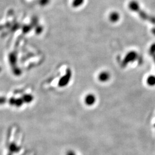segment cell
I'll use <instances>...</instances> for the list:
<instances>
[{"instance_id": "6da1fadb", "label": "cell", "mask_w": 155, "mask_h": 155, "mask_svg": "<svg viewBox=\"0 0 155 155\" xmlns=\"http://www.w3.org/2000/svg\"><path fill=\"white\" fill-rule=\"evenodd\" d=\"M129 8L131 10L136 12L141 19L145 21H148L150 23L155 24V17L148 15L144 10H142L140 6V5L135 1H132L129 2L128 5Z\"/></svg>"}, {"instance_id": "7a4b0ae2", "label": "cell", "mask_w": 155, "mask_h": 155, "mask_svg": "<svg viewBox=\"0 0 155 155\" xmlns=\"http://www.w3.org/2000/svg\"><path fill=\"white\" fill-rule=\"evenodd\" d=\"M138 55L135 51H131L127 54L122 61L123 66H126L128 63L135 61L137 58Z\"/></svg>"}, {"instance_id": "3957f363", "label": "cell", "mask_w": 155, "mask_h": 155, "mask_svg": "<svg viewBox=\"0 0 155 155\" xmlns=\"http://www.w3.org/2000/svg\"><path fill=\"white\" fill-rule=\"evenodd\" d=\"M96 101V98L93 94H87L84 98V102L88 106L93 105Z\"/></svg>"}, {"instance_id": "277c9868", "label": "cell", "mask_w": 155, "mask_h": 155, "mask_svg": "<svg viewBox=\"0 0 155 155\" xmlns=\"http://www.w3.org/2000/svg\"><path fill=\"white\" fill-rule=\"evenodd\" d=\"M110 74L107 71H102L98 75V79L102 82H105L109 80Z\"/></svg>"}, {"instance_id": "5b68a950", "label": "cell", "mask_w": 155, "mask_h": 155, "mask_svg": "<svg viewBox=\"0 0 155 155\" xmlns=\"http://www.w3.org/2000/svg\"><path fill=\"white\" fill-rule=\"evenodd\" d=\"M71 77V72L70 70H68L67 74H66V75L65 77H64V78L61 79V80L60 82V85L61 86L66 85L68 83V82L70 81Z\"/></svg>"}, {"instance_id": "8992f818", "label": "cell", "mask_w": 155, "mask_h": 155, "mask_svg": "<svg viewBox=\"0 0 155 155\" xmlns=\"http://www.w3.org/2000/svg\"><path fill=\"white\" fill-rule=\"evenodd\" d=\"M120 18L119 14L117 12H113L109 16V20L112 22H116Z\"/></svg>"}, {"instance_id": "52a82bcc", "label": "cell", "mask_w": 155, "mask_h": 155, "mask_svg": "<svg viewBox=\"0 0 155 155\" xmlns=\"http://www.w3.org/2000/svg\"><path fill=\"white\" fill-rule=\"evenodd\" d=\"M147 83L149 86H155V76L150 75L147 79Z\"/></svg>"}, {"instance_id": "ba28073f", "label": "cell", "mask_w": 155, "mask_h": 155, "mask_svg": "<svg viewBox=\"0 0 155 155\" xmlns=\"http://www.w3.org/2000/svg\"><path fill=\"white\" fill-rule=\"evenodd\" d=\"M152 32H153V33L155 35V28H154V29H153V31H152Z\"/></svg>"}]
</instances>
